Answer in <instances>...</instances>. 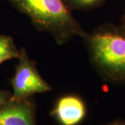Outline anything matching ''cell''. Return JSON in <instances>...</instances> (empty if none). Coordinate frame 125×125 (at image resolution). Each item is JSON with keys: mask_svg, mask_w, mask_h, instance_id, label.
Segmentation results:
<instances>
[{"mask_svg": "<svg viewBox=\"0 0 125 125\" xmlns=\"http://www.w3.org/2000/svg\"><path fill=\"white\" fill-rule=\"evenodd\" d=\"M83 39L90 62L102 80L125 85V33L120 27L103 24Z\"/></svg>", "mask_w": 125, "mask_h": 125, "instance_id": "cell-1", "label": "cell"}, {"mask_svg": "<svg viewBox=\"0 0 125 125\" xmlns=\"http://www.w3.org/2000/svg\"><path fill=\"white\" fill-rule=\"evenodd\" d=\"M30 19L36 30L52 36L59 45L88 33L76 20L64 0H9Z\"/></svg>", "mask_w": 125, "mask_h": 125, "instance_id": "cell-2", "label": "cell"}, {"mask_svg": "<svg viewBox=\"0 0 125 125\" xmlns=\"http://www.w3.org/2000/svg\"><path fill=\"white\" fill-rule=\"evenodd\" d=\"M18 63L11 79L13 93L10 98L22 99L31 97L34 94L49 92L52 88L41 76L36 62L29 58L26 49H20Z\"/></svg>", "mask_w": 125, "mask_h": 125, "instance_id": "cell-3", "label": "cell"}, {"mask_svg": "<svg viewBox=\"0 0 125 125\" xmlns=\"http://www.w3.org/2000/svg\"><path fill=\"white\" fill-rule=\"evenodd\" d=\"M0 125H37L36 104L31 97L10 98L0 105Z\"/></svg>", "mask_w": 125, "mask_h": 125, "instance_id": "cell-4", "label": "cell"}, {"mask_svg": "<svg viewBox=\"0 0 125 125\" xmlns=\"http://www.w3.org/2000/svg\"><path fill=\"white\" fill-rule=\"evenodd\" d=\"M87 107L76 94H65L56 102L51 115L61 125H79L85 119Z\"/></svg>", "mask_w": 125, "mask_h": 125, "instance_id": "cell-5", "label": "cell"}, {"mask_svg": "<svg viewBox=\"0 0 125 125\" xmlns=\"http://www.w3.org/2000/svg\"><path fill=\"white\" fill-rule=\"evenodd\" d=\"M20 49H18L11 36L0 35V65L6 61L18 58Z\"/></svg>", "mask_w": 125, "mask_h": 125, "instance_id": "cell-6", "label": "cell"}, {"mask_svg": "<svg viewBox=\"0 0 125 125\" xmlns=\"http://www.w3.org/2000/svg\"><path fill=\"white\" fill-rule=\"evenodd\" d=\"M71 10H91L102 6L105 0H64Z\"/></svg>", "mask_w": 125, "mask_h": 125, "instance_id": "cell-7", "label": "cell"}, {"mask_svg": "<svg viewBox=\"0 0 125 125\" xmlns=\"http://www.w3.org/2000/svg\"><path fill=\"white\" fill-rule=\"evenodd\" d=\"M11 95L12 93H10V91L0 90V105L9 100L11 97Z\"/></svg>", "mask_w": 125, "mask_h": 125, "instance_id": "cell-8", "label": "cell"}, {"mask_svg": "<svg viewBox=\"0 0 125 125\" xmlns=\"http://www.w3.org/2000/svg\"><path fill=\"white\" fill-rule=\"evenodd\" d=\"M104 125H125V121L122 120H116Z\"/></svg>", "mask_w": 125, "mask_h": 125, "instance_id": "cell-9", "label": "cell"}, {"mask_svg": "<svg viewBox=\"0 0 125 125\" xmlns=\"http://www.w3.org/2000/svg\"><path fill=\"white\" fill-rule=\"evenodd\" d=\"M119 27L121 29V30L125 33V13L123 15L122 18L121 19V22Z\"/></svg>", "mask_w": 125, "mask_h": 125, "instance_id": "cell-10", "label": "cell"}]
</instances>
